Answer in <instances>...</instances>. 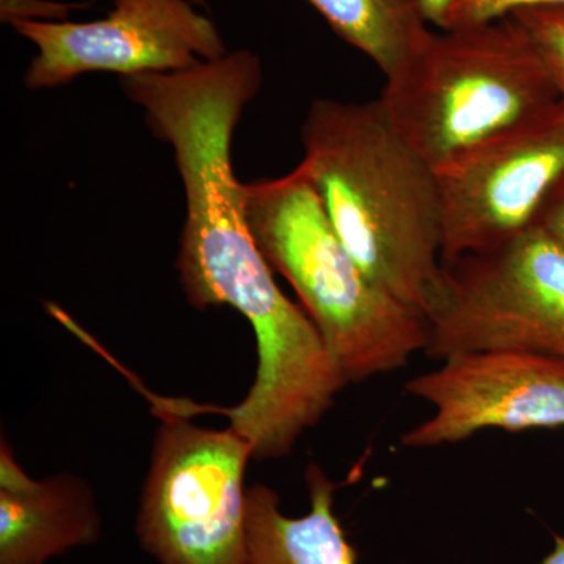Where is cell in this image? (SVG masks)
<instances>
[{
	"instance_id": "cell-1",
	"label": "cell",
	"mask_w": 564,
	"mask_h": 564,
	"mask_svg": "<svg viewBox=\"0 0 564 564\" xmlns=\"http://www.w3.org/2000/svg\"><path fill=\"white\" fill-rule=\"evenodd\" d=\"M300 169L359 269L429 321L443 273L436 170L393 128L380 99H317Z\"/></svg>"
},
{
	"instance_id": "cell-2",
	"label": "cell",
	"mask_w": 564,
	"mask_h": 564,
	"mask_svg": "<svg viewBox=\"0 0 564 564\" xmlns=\"http://www.w3.org/2000/svg\"><path fill=\"white\" fill-rule=\"evenodd\" d=\"M243 193L259 250L299 295L348 384L403 369L425 352V315L364 274L300 166L245 184Z\"/></svg>"
},
{
	"instance_id": "cell-3",
	"label": "cell",
	"mask_w": 564,
	"mask_h": 564,
	"mask_svg": "<svg viewBox=\"0 0 564 564\" xmlns=\"http://www.w3.org/2000/svg\"><path fill=\"white\" fill-rule=\"evenodd\" d=\"M393 128L434 170L540 117L560 101L525 29L511 14L433 33L386 77Z\"/></svg>"
},
{
	"instance_id": "cell-4",
	"label": "cell",
	"mask_w": 564,
	"mask_h": 564,
	"mask_svg": "<svg viewBox=\"0 0 564 564\" xmlns=\"http://www.w3.org/2000/svg\"><path fill=\"white\" fill-rule=\"evenodd\" d=\"M161 426L141 489L137 540L158 564H250L245 474L251 444L155 399Z\"/></svg>"
},
{
	"instance_id": "cell-5",
	"label": "cell",
	"mask_w": 564,
	"mask_h": 564,
	"mask_svg": "<svg viewBox=\"0 0 564 564\" xmlns=\"http://www.w3.org/2000/svg\"><path fill=\"white\" fill-rule=\"evenodd\" d=\"M425 355L525 351L564 359V248L543 226L443 262Z\"/></svg>"
},
{
	"instance_id": "cell-6",
	"label": "cell",
	"mask_w": 564,
	"mask_h": 564,
	"mask_svg": "<svg viewBox=\"0 0 564 564\" xmlns=\"http://www.w3.org/2000/svg\"><path fill=\"white\" fill-rule=\"evenodd\" d=\"M11 28L39 50L24 74L33 91L90 73H174L228 54L217 25L192 0H115L102 20L17 21Z\"/></svg>"
},
{
	"instance_id": "cell-7",
	"label": "cell",
	"mask_w": 564,
	"mask_h": 564,
	"mask_svg": "<svg viewBox=\"0 0 564 564\" xmlns=\"http://www.w3.org/2000/svg\"><path fill=\"white\" fill-rule=\"evenodd\" d=\"M436 173L443 262L525 231L564 177V102Z\"/></svg>"
},
{
	"instance_id": "cell-8",
	"label": "cell",
	"mask_w": 564,
	"mask_h": 564,
	"mask_svg": "<svg viewBox=\"0 0 564 564\" xmlns=\"http://www.w3.org/2000/svg\"><path fill=\"white\" fill-rule=\"evenodd\" d=\"M404 384L434 413L408 430V448L463 443L481 430H555L564 426V359L525 351L454 356Z\"/></svg>"
},
{
	"instance_id": "cell-9",
	"label": "cell",
	"mask_w": 564,
	"mask_h": 564,
	"mask_svg": "<svg viewBox=\"0 0 564 564\" xmlns=\"http://www.w3.org/2000/svg\"><path fill=\"white\" fill-rule=\"evenodd\" d=\"M102 536L95 489L76 474L36 478L0 441V564H47Z\"/></svg>"
},
{
	"instance_id": "cell-10",
	"label": "cell",
	"mask_w": 564,
	"mask_h": 564,
	"mask_svg": "<svg viewBox=\"0 0 564 564\" xmlns=\"http://www.w3.org/2000/svg\"><path fill=\"white\" fill-rule=\"evenodd\" d=\"M311 508L300 518L284 514L280 496L265 485L247 494L250 564H358V554L334 513L337 485L317 464L306 469Z\"/></svg>"
},
{
	"instance_id": "cell-11",
	"label": "cell",
	"mask_w": 564,
	"mask_h": 564,
	"mask_svg": "<svg viewBox=\"0 0 564 564\" xmlns=\"http://www.w3.org/2000/svg\"><path fill=\"white\" fill-rule=\"evenodd\" d=\"M329 28L392 76L432 35L421 0H306Z\"/></svg>"
},
{
	"instance_id": "cell-12",
	"label": "cell",
	"mask_w": 564,
	"mask_h": 564,
	"mask_svg": "<svg viewBox=\"0 0 564 564\" xmlns=\"http://www.w3.org/2000/svg\"><path fill=\"white\" fill-rule=\"evenodd\" d=\"M543 58L560 101L564 102V6L540 3L511 11Z\"/></svg>"
},
{
	"instance_id": "cell-13",
	"label": "cell",
	"mask_w": 564,
	"mask_h": 564,
	"mask_svg": "<svg viewBox=\"0 0 564 564\" xmlns=\"http://www.w3.org/2000/svg\"><path fill=\"white\" fill-rule=\"evenodd\" d=\"M88 3L57 2V0H0V21H68L73 11L87 9Z\"/></svg>"
},
{
	"instance_id": "cell-14",
	"label": "cell",
	"mask_w": 564,
	"mask_h": 564,
	"mask_svg": "<svg viewBox=\"0 0 564 564\" xmlns=\"http://www.w3.org/2000/svg\"><path fill=\"white\" fill-rule=\"evenodd\" d=\"M536 225L543 226L564 248V177L545 199L538 215Z\"/></svg>"
},
{
	"instance_id": "cell-15",
	"label": "cell",
	"mask_w": 564,
	"mask_h": 564,
	"mask_svg": "<svg viewBox=\"0 0 564 564\" xmlns=\"http://www.w3.org/2000/svg\"><path fill=\"white\" fill-rule=\"evenodd\" d=\"M454 2L455 0H421L423 18L444 31L448 11Z\"/></svg>"
},
{
	"instance_id": "cell-16",
	"label": "cell",
	"mask_w": 564,
	"mask_h": 564,
	"mask_svg": "<svg viewBox=\"0 0 564 564\" xmlns=\"http://www.w3.org/2000/svg\"><path fill=\"white\" fill-rule=\"evenodd\" d=\"M540 564H564V536H555L554 549Z\"/></svg>"
},
{
	"instance_id": "cell-17",
	"label": "cell",
	"mask_w": 564,
	"mask_h": 564,
	"mask_svg": "<svg viewBox=\"0 0 564 564\" xmlns=\"http://www.w3.org/2000/svg\"><path fill=\"white\" fill-rule=\"evenodd\" d=\"M540 3H554V6H564V0H529L527 6H540Z\"/></svg>"
},
{
	"instance_id": "cell-18",
	"label": "cell",
	"mask_w": 564,
	"mask_h": 564,
	"mask_svg": "<svg viewBox=\"0 0 564 564\" xmlns=\"http://www.w3.org/2000/svg\"><path fill=\"white\" fill-rule=\"evenodd\" d=\"M196 7H206V0H192Z\"/></svg>"
}]
</instances>
